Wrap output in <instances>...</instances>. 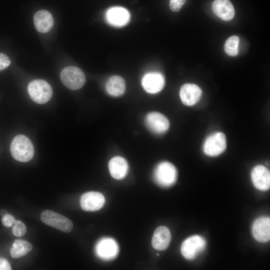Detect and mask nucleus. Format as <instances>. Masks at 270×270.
Instances as JSON below:
<instances>
[{
  "mask_svg": "<svg viewBox=\"0 0 270 270\" xmlns=\"http://www.w3.org/2000/svg\"><path fill=\"white\" fill-rule=\"evenodd\" d=\"M10 152L16 160L20 162H27L34 157V150L30 140L22 134L16 136L12 140Z\"/></svg>",
  "mask_w": 270,
  "mask_h": 270,
  "instance_id": "obj_1",
  "label": "nucleus"
},
{
  "mask_svg": "<svg viewBox=\"0 0 270 270\" xmlns=\"http://www.w3.org/2000/svg\"><path fill=\"white\" fill-rule=\"evenodd\" d=\"M178 172L174 166L168 162H162L155 168L153 172V178L155 182L159 186L168 188L172 186L176 182Z\"/></svg>",
  "mask_w": 270,
  "mask_h": 270,
  "instance_id": "obj_2",
  "label": "nucleus"
},
{
  "mask_svg": "<svg viewBox=\"0 0 270 270\" xmlns=\"http://www.w3.org/2000/svg\"><path fill=\"white\" fill-rule=\"evenodd\" d=\"M28 90L31 99L38 104L47 102L52 95V88L43 80H34L30 82L28 85Z\"/></svg>",
  "mask_w": 270,
  "mask_h": 270,
  "instance_id": "obj_3",
  "label": "nucleus"
},
{
  "mask_svg": "<svg viewBox=\"0 0 270 270\" xmlns=\"http://www.w3.org/2000/svg\"><path fill=\"white\" fill-rule=\"evenodd\" d=\"M60 78L64 86L71 90L80 89L86 80L84 72L74 66L64 68L60 72Z\"/></svg>",
  "mask_w": 270,
  "mask_h": 270,
  "instance_id": "obj_4",
  "label": "nucleus"
},
{
  "mask_svg": "<svg viewBox=\"0 0 270 270\" xmlns=\"http://www.w3.org/2000/svg\"><path fill=\"white\" fill-rule=\"evenodd\" d=\"M206 241L199 235L192 236L182 243L180 252L182 256L188 260L195 259L205 249Z\"/></svg>",
  "mask_w": 270,
  "mask_h": 270,
  "instance_id": "obj_5",
  "label": "nucleus"
},
{
  "mask_svg": "<svg viewBox=\"0 0 270 270\" xmlns=\"http://www.w3.org/2000/svg\"><path fill=\"white\" fill-rule=\"evenodd\" d=\"M40 220L46 224L65 232L73 228L72 222L65 216L51 210H46L40 214Z\"/></svg>",
  "mask_w": 270,
  "mask_h": 270,
  "instance_id": "obj_6",
  "label": "nucleus"
},
{
  "mask_svg": "<svg viewBox=\"0 0 270 270\" xmlns=\"http://www.w3.org/2000/svg\"><path fill=\"white\" fill-rule=\"evenodd\" d=\"M226 146L225 134L218 132L210 134L206 138L203 144V151L208 156H216L225 150Z\"/></svg>",
  "mask_w": 270,
  "mask_h": 270,
  "instance_id": "obj_7",
  "label": "nucleus"
},
{
  "mask_svg": "<svg viewBox=\"0 0 270 270\" xmlns=\"http://www.w3.org/2000/svg\"><path fill=\"white\" fill-rule=\"evenodd\" d=\"M96 256L104 260L115 258L119 252V247L116 242L111 238H103L100 239L95 246Z\"/></svg>",
  "mask_w": 270,
  "mask_h": 270,
  "instance_id": "obj_8",
  "label": "nucleus"
},
{
  "mask_svg": "<svg viewBox=\"0 0 270 270\" xmlns=\"http://www.w3.org/2000/svg\"><path fill=\"white\" fill-rule=\"evenodd\" d=\"M145 124L148 130L156 134L164 133L170 126L168 119L158 112L148 113L145 118Z\"/></svg>",
  "mask_w": 270,
  "mask_h": 270,
  "instance_id": "obj_9",
  "label": "nucleus"
},
{
  "mask_svg": "<svg viewBox=\"0 0 270 270\" xmlns=\"http://www.w3.org/2000/svg\"><path fill=\"white\" fill-rule=\"evenodd\" d=\"M107 22L116 27H122L126 25L130 20L129 12L124 8L114 6L110 8L106 14Z\"/></svg>",
  "mask_w": 270,
  "mask_h": 270,
  "instance_id": "obj_10",
  "label": "nucleus"
},
{
  "mask_svg": "<svg viewBox=\"0 0 270 270\" xmlns=\"http://www.w3.org/2000/svg\"><path fill=\"white\" fill-rule=\"evenodd\" d=\"M105 198L99 192H88L84 194L80 199L82 208L85 211H96L104 205Z\"/></svg>",
  "mask_w": 270,
  "mask_h": 270,
  "instance_id": "obj_11",
  "label": "nucleus"
},
{
  "mask_svg": "<svg viewBox=\"0 0 270 270\" xmlns=\"http://www.w3.org/2000/svg\"><path fill=\"white\" fill-rule=\"evenodd\" d=\"M163 75L158 72H150L145 74L142 80L144 89L148 93L156 94L160 92L164 86Z\"/></svg>",
  "mask_w": 270,
  "mask_h": 270,
  "instance_id": "obj_12",
  "label": "nucleus"
},
{
  "mask_svg": "<svg viewBox=\"0 0 270 270\" xmlns=\"http://www.w3.org/2000/svg\"><path fill=\"white\" fill-rule=\"evenodd\" d=\"M202 94L201 88L194 84H185L180 90V96L182 102L186 106H192L200 100Z\"/></svg>",
  "mask_w": 270,
  "mask_h": 270,
  "instance_id": "obj_13",
  "label": "nucleus"
},
{
  "mask_svg": "<svg viewBox=\"0 0 270 270\" xmlns=\"http://www.w3.org/2000/svg\"><path fill=\"white\" fill-rule=\"evenodd\" d=\"M252 182L257 189L267 190L270 187V172L264 166L258 165L254 166L251 172Z\"/></svg>",
  "mask_w": 270,
  "mask_h": 270,
  "instance_id": "obj_14",
  "label": "nucleus"
},
{
  "mask_svg": "<svg viewBox=\"0 0 270 270\" xmlns=\"http://www.w3.org/2000/svg\"><path fill=\"white\" fill-rule=\"evenodd\" d=\"M252 234L254 238L261 242H268L270 239V218L260 217L254 220L252 226Z\"/></svg>",
  "mask_w": 270,
  "mask_h": 270,
  "instance_id": "obj_15",
  "label": "nucleus"
},
{
  "mask_svg": "<svg viewBox=\"0 0 270 270\" xmlns=\"http://www.w3.org/2000/svg\"><path fill=\"white\" fill-rule=\"evenodd\" d=\"M212 10L217 16L225 21L232 20L235 14L234 8L230 0H214Z\"/></svg>",
  "mask_w": 270,
  "mask_h": 270,
  "instance_id": "obj_16",
  "label": "nucleus"
},
{
  "mask_svg": "<svg viewBox=\"0 0 270 270\" xmlns=\"http://www.w3.org/2000/svg\"><path fill=\"white\" fill-rule=\"evenodd\" d=\"M171 240L170 230L166 226H160L154 230L152 240V247L158 250H166Z\"/></svg>",
  "mask_w": 270,
  "mask_h": 270,
  "instance_id": "obj_17",
  "label": "nucleus"
},
{
  "mask_svg": "<svg viewBox=\"0 0 270 270\" xmlns=\"http://www.w3.org/2000/svg\"><path fill=\"white\" fill-rule=\"evenodd\" d=\"M34 21L36 30L42 33L48 32L54 25V19L52 14L44 10H40L35 13Z\"/></svg>",
  "mask_w": 270,
  "mask_h": 270,
  "instance_id": "obj_18",
  "label": "nucleus"
},
{
  "mask_svg": "<svg viewBox=\"0 0 270 270\" xmlns=\"http://www.w3.org/2000/svg\"><path fill=\"white\" fill-rule=\"evenodd\" d=\"M108 169L111 176L116 180H121L126 175L128 164L126 160L122 156L112 158L108 162Z\"/></svg>",
  "mask_w": 270,
  "mask_h": 270,
  "instance_id": "obj_19",
  "label": "nucleus"
},
{
  "mask_svg": "<svg viewBox=\"0 0 270 270\" xmlns=\"http://www.w3.org/2000/svg\"><path fill=\"white\" fill-rule=\"evenodd\" d=\"M126 84L124 79L119 76H110L106 84V90L110 96H120L125 91Z\"/></svg>",
  "mask_w": 270,
  "mask_h": 270,
  "instance_id": "obj_20",
  "label": "nucleus"
},
{
  "mask_svg": "<svg viewBox=\"0 0 270 270\" xmlns=\"http://www.w3.org/2000/svg\"><path fill=\"white\" fill-rule=\"evenodd\" d=\"M32 248V245L22 240H16L10 250V254L14 258H18L26 256Z\"/></svg>",
  "mask_w": 270,
  "mask_h": 270,
  "instance_id": "obj_21",
  "label": "nucleus"
},
{
  "mask_svg": "<svg viewBox=\"0 0 270 270\" xmlns=\"http://www.w3.org/2000/svg\"><path fill=\"white\" fill-rule=\"evenodd\" d=\"M239 38L237 36H230L226 40L224 49L226 53L230 56H236L238 53Z\"/></svg>",
  "mask_w": 270,
  "mask_h": 270,
  "instance_id": "obj_22",
  "label": "nucleus"
},
{
  "mask_svg": "<svg viewBox=\"0 0 270 270\" xmlns=\"http://www.w3.org/2000/svg\"><path fill=\"white\" fill-rule=\"evenodd\" d=\"M12 228V232L14 236L20 237L24 235L26 232L25 224L19 220H16Z\"/></svg>",
  "mask_w": 270,
  "mask_h": 270,
  "instance_id": "obj_23",
  "label": "nucleus"
},
{
  "mask_svg": "<svg viewBox=\"0 0 270 270\" xmlns=\"http://www.w3.org/2000/svg\"><path fill=\"white\" fill-rule=\"evenodd\" d=\"M186 0H170L169 6L170 10L174 12L180 10Z\"/></svg>",
  "mask_w": 270,
  "mask_h": 270,
  "instance_id": "obj_24",
  "label": "nucleus"
},
{
  "mask_svg": "<svg viewBox=\"0 0 270 270\" xmlns=\"http://www.w3.org/2000/svg\"><path fill=\"white\" fill-rule=\"evenodd\" d=\"M16 220L13 216L8 214L2 216V224L7 228H10L14 225Z\"/></svg>",
  "mask_w": 270,
  "mask_h": 270,
  "instance_id": "obj_25",
  "label": "nucleus"
},
{
  "mask_svg": "<svg viewBox=\"0 0 270 270\" xmlns=\"http://www.w3.org/2000/svg\"><path fill=\"white\" fill-rule=\"evenodd\" d=\"M11 61L5 54L0 52V70H4L10 64Z\"/></svg>",
  "mask_w": 270,
  "mask_h": 270,
  "instance_id": "obj_26",
  "label": "nucleus"
},
{
  "mask_svg": "<svg viewBox=\"0 0 270 270\" xmlns=\"http://www.w3.org/2000/svg\"><path fill=\"white\" fill-rule=\"evenodd\" d=\"M11 266L9 262L5 258H0V270H10Z\"/></svg>",
  "mask_w": 270,
  "mask_h": 270,
  "instance_id": "obj_27",
  "label": "nucleus"
},
{
  "mask_svg": "<svg viewBox=\"0 0 270 270\" xmlns=\"http://www.w3.org/2000/svg\"><path fill=\"white\" fill-rule=\"evenodd\" d=\"M8 214V212L6 210H2L0 211V214L3 216H4V215Z\"/></svg>",
  "mask_w": 270,
  "mask_h": 270,
  "instance_id": "obj_28",
  "label": "nucleus"
}]
</instances>
